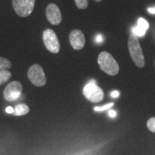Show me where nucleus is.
I'll return each mask as SVG.
<instances>
[{
	"label": "nucleus",
	"instance_id": "nucleus-1",
	"mask_svg": "<svg viewBox=\"0 0 155 155\" xmlns=\"http://www.w3.org/2000/svg\"><path fill=\"white\" fill-rule=\"evenodd\" d=\"M128 48H129L131 59L133 60L135 65L139 68L144 67L145 61L142 49H141L140 43H139L138 37H137L133 33L129 36Z\"/></svg>",
	"mask_w": 155,
	"mask_h": 155
},
{
	"label": "nucleus",
	"instance_id": "nucleus-2",
	"mask_svg": "<svg viewBox=\"0 0 155 155\" xmlns=\"http://www.w3.org/2000/svg\"><path fill=\"white\" fill-rule=\"evenodd\" d=\"M98 63L102 71L109 75H116L119 71V65L115 58L106 51H103L98 57Z\"/></svg>",
	"mask_w": 155,
	"mask_h": 155
},
{
	"label": "nucleus",
	"instance_id": "nucleus-3",
	"mask_svg": "<svg viewBox=\"0 0 155 155\" xmlns=\"http://www.w3.org/2000/svg\"><path fill=\"white\" fill-rule=\"evenodd\" d=\"M28 76L30 82L35 86H43L47 82L43 68L39 64H34L30 68L28 72Z\"/></svg>",
	"mask_w": 155,
	"mask_h": 155
},
{
	"label": "nucleus",
	"instance_id": "nucleus-4",
	"mask_svg": "<svg viewBox=\"0 0 155 155\" xmlns=\"http://www.w3.org/2000/svg\"><path fill=\"white\" fill-rule=\"evenodd\" d=\"M83 95L90 101L93 103L101 102L104 99V91L96 84V81H91L83 88Z\"/></svg>",
	"mask_w": 155,
	"mask_h": 155
},
{
	"label": "nucleus",
	"instance_id": "nucleus-5",
	"mask_svg": "<svg viewBox=\"0 0 155 155\" xmlns=\"http://www.w3.org/2000/svg\"><path fill=\"white\" fill-rule=\"evenodd\" d=\"M42 40L45 48L52 53H58L61 50V44L57 35L52 29H47L42 34Z\"/></svg>",
	"mask_w": 155,
	"mask_h": 155
},
{
	"label": "nucleus",
	"instance_id": "nucleus-6",
	"mask_svg": "<svg viewBox=\"0 0 155 155\" xmlns=\"http://www.w3.org/2000/svg\"><path fill=\"white\" fill-rule=\"evenodd\" d=\"M35 0H12L15 12L19 17H28L33 11Z\"/></svg>",
	"mask_w": 155,
	"mask_h": 155
},
{
	"label": "nucleus",
	"instance_id": "nucleus-7",
	"mask_svg": "<svg viewBox=\"0 0 155 155\" xmlns=\"http://www.w3.org/2000/svg\"><path fill=\"white\" fill-rule=\"evenodd\" d=\"M22 86L19 81H13L9 83L4 91V98L7 101H15L21 96Z\"/></svg>",
	"mask_w": 155,
	"mask_h": 155
},
{
	"label": "nucleus",
	"instance_id": "nucleus-8",
	"mask_svg": "<svg viewBox=\"0 0 155 155\" xmlns=\"http://www.w3.org/2000/svg\"><path fill=\"white\" fill-rule=\"evenodd\" d=\"M46 17L50 24L59 25L62 21V15L59 7L55 4H50L46 8Z\"/></svg>",
	"mask_w": 155,
	"mask_h": 155
},
{
	"label": "nucleus",
	"instance_id": "nucleus-9",
	"mask_svg": "<svg viewBox=\"0 0 155 155\" xmlns=\"http://www.w3.org/2000/svg\"><path fill=\"white\" fill-rule=\"evenodd\" d=\"M69 40L73 49L79 50L83 49L86 44V38L83 32L80 30H74L70 33Z\"/></svg>",
	"mask_w": 155,
	"mask_h": 155
},
{
	"label": "nucleus",
	"instance_id": "nucleus-10",
	"mask_svg": "<svg viewBox=\"0 0 155 155\" xmlns=\"http://www.w3.org/2000/svg\"><path fill=\"white\" fill-rule=\"evenodd\" d=\"M29 111H30V108L28 107V106L21 104L15 106V112L12 114L14 116H23L28 114Z\"/></svg>",
	"mask_w": 155,
	"mask_h": 155
},
{
	"label": "nucleus",
	"instance_id": "nucleus-11",
	"mask_svg": "<svg viewBox=\"0 0 155 155\" xmlns=\"http://www.w3.org/2000/svg\"><path fill=\"white\" fill-rule=\"evenodd\" d=\"M12 76L8 70H0V85H2L9 80Z\"/></svg>",
	"mask_w": 155,
	"mask_h": 155
},
{
	"label": "nucleus",
	"instance_id": "nucleus-12",
	"mask_svg": "<svg viewBox=\"0 0 155 155\" xmlns=\"http://www.w3.org/2000/svg\"><path fill=\"white\" fill-rule=\"evenodd\" d=\"M12 67V63L7 58L0 56V70H8Z\"/></svg>",
	"mask_w": 155,
	"mask_h": 155
},
{
	"label": "nucleus",
	"instance_id": "nucleus-13",
	"mask_svg": "<svg viewBox=\"0 0 155 155\" xmlns=\"http://www.w3.org/2000/svg\"><path fill=\"white\" fill-rule=\"evenodd\" d=\"M137 26L141 29H142L143 30L147 31L148 30L149 27H150V25H149L148 22H147L146 19L144 18H141H141L139 19L138 22H137Z\"/></svg>",
	"mask_w": 155,
	"mask_h": 155
},
{
	"label": "nucleus",
	"instance_id": "nucleus-14",
	"mask_svg": "<svg viewBox=\"0 0 155 155\" xmlns=\"http://www.w3.org/2000/svg\"><path fill=\"white\" fill-rule=\"evenodd\" d=\"M77 7L80 9H85L88 6V0H74Z\"/></svg>",
	"mask_w": 155,
	"mask_h": 155
},
{
	"label": "nucleus",
	"instance_id": "nucleus-15",
	"mask_svg": "<svg viewBox=\"0 0 155 155\" xmlns=\"http://www.w3.org/2000/svg\"><path fill=\"white\" fill-rule=\"evenodd\" d=\"M132 32L133 34L135 35L137 37H143L144 36L145 33H146V31L143 30L142 29H141L140 28H139L138 26H134L132 29Z\"/></svg>",
	"mask_w": 155,
	"mask_h": 155
},
{
	"label": "nucleus",
	"instance_id": "nucleus-16",
	"mask_svg": "<svg viewBox=\"0 0 155 155\" xmlns=\"http://www.w3.org/2000/svg\"><path fill=\"white\" fill-rule=\"evenodd\" d=\"M147 127L149 130H150L152 132L155 133V117L151 118L147 121Z\"/></svg>",
	"mask_w": 155,
	"mask_h": 155
},
{
	"label": "nucleus",
	"instance_id": "nucleus-17",
	"mask_svg": "<svg viewBox=\"0 0 155 155\" xmlns=\"http://www.w3.org/2000/svg\"><path fill=\"white\" fill-rule=\"evenodd\" d=\"M114 106V103H110V104H106V105L101 106V107H95L94 110L96 111H105V110L109 109L110 108H111L112 106Z\"/></svg>",
	"mask_w": 155,
	"mask_h": 155
},
{
	"label": "nucleus",
	"instance_id": "nucleus-18",
	"mask_svg": "<svg viewBox=\"0 0 155 155\" xmlns=\"http://www.w3.org/2000/svg\"><path fill=\"white\" fill-rule=\"evenodd\" d=\"M96 42L97 43H102L104 42V37H103L102 35L99 34L96 37Z\"/></svg>",
	"mask_w": 155,
	"mask_h": 155
},
{
	"label": "nucleus",
	"instance_id": "nucleus-19",
	"mask_svg": "<svg viewBox=\"0 0 155 155\" xmlns=\"http://www.w3.org/2000/svg\"><path fill=\"white\" fill-rule=\"evenodd\" d=\"M110 96H111V98H118V97L120 96V93L118 91H112L111 93Z\"/></svg>",
	"mask_w": 155,
	"mask_h": 155
},
{
	"label": "nucleus",
	"instance_id": "nucleus-20",
	"mask_svg": "<svg viewBox=\"0 0 155 155\" xmlns=\"http://www.w3.org/2000/svg\"><path fill=\"white\" fill-rule=\"evenodd\" d=\"M5 111L7 114H12L15 112V109L12 107V106H8V107L6 108Z\"/></svg>",
	"mask_w": 155,
	"mask_h": 155
},
{
	"label": "nucleus",
	"instance_id": "nucleus-21",
	"mask_svg": "<svg viewBox=\"0 0 155 155\" xmlns=\"http://www.w3.org/2000/svg\"><path fill=\"white\" fill-rule=\"evenodd\" d=\"M108 116L111 118H115L116 116V111H114V110H111L108 112Z\"/></svg>",
	"mask_w": 155,
	"mask_h": 155
},
{
	"label": "nucleus",
	"instance_id": "nucleus-22",
	"mask_svg": "<svg viewBox=\"0 0 155 155\" xmlns=\"http://www.w3.org/2000/svg\"><path fill=\"white\" fill-rule=\"evenodd\" d=\"M148 12L152 15H155V7H150V8L148 9Z\"/></svg>",
	"mask_w": 155,
	"mask_h": 155
},
{
	"label": "nucleus",
	"instance_id": "nucleus-23",
	"mask_svg": "<svg viewBox=\"0 0 155 155\" xmlns=\"http://www.w3.org/2000/svg\"><path fill=\"white\" fill-rule=\"evenodd\" d=\"M95 1L97 2H101V0H95Z\"/></svg>",
	"mask_w": 155,
	"mask_h": 155
}]
</instances>
